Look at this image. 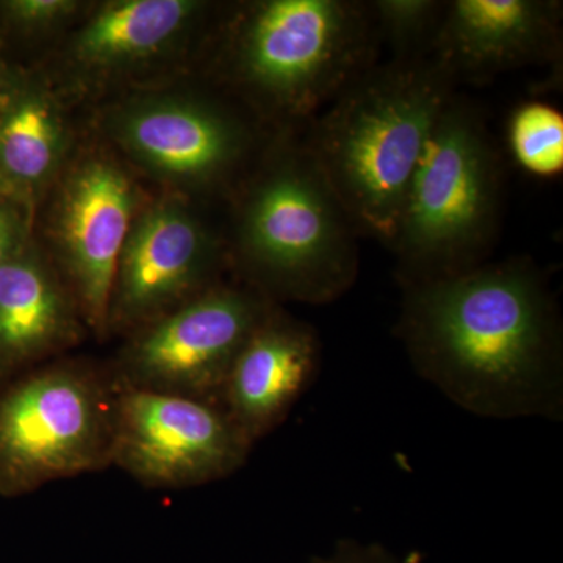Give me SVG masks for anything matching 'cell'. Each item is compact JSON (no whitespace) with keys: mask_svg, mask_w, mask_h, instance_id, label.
Instances as JSON below:
<instances>
[{"mask_svg":"<svg viewBox=\"0 0 563 563\" xmlns=\"http://www.w3.org/2000/svg\"><path fill=\"white\" fill-rule=\"evenodd\" d=\"M396 333L415 372L477 417H563L561 313L529 257L401 287Z\"/></svg>","mask_w":563,"mask_h":563,"instance_id":"6da1fadb","label":"cell"},{"mask_svg":"<svg viewBox=\"0 0 563 563\" xmlns=\"http://www.w3.org/2000/svg\"><path fill=\"white\" fill-rule=\"evenodd\" d=\"M454 92L432 57L388 58L361 74L301 133L358 235L391 243L415 168Z\"/></svg>","mask_w":563,"mask_h":563,"instance_id":"7a4b0ae2","label":"cell"},{"mask_svg":"<svg viewBox=\"0 0 563 563\" xmlns=\"http://www.w3.org/2000/svg\"><path fill=\"white\" fill-rule=\"evenodd\" d=\"M222 32V84L276 135H301L383 47L361 0L247 3Z\"/></svg>","mask_w":563,"mask_h":563,"instance_id":"3957f363","label":"cell"},{"mask_svg":"<svg viewBox=\"0 0 563 563\" xmlns=\"http://www.w3.org/2000/svg\"><path fill=\"white\" fill-rule=\"evenodd\" d=\"M229 263L268 301L324 306L354 287L358 235L301 135L274 136L236 188Z\"/></svg>","mask_w":563,"mask_h":563,"instance_id":"277c9868","label":"cell"},{"mask_svg":"<svg viewBox=\"0 0 563 563\" xmlns=\"http://www.w3.org/2000/svg\"><path fill=\"white\" fill-rule=\"evenodd\" d=\"M506 181L503 152L483 110L454 92L433 124L388 244L399 287L492 261Z\"/></svg>","mask_w":563,"mask_h":563,"instance_id":"5b68a950","label":"cell"},{"mask_svg":"<svg viewBox=\"0 0 563 563\" xmlns=\"http://www.w3.org/2000/svg\"><path fill=\"white\" fill-rule=\"evenodd\" d=\"M120 393L111 369L79 362L0 384V496L109 468Z\"/></svg>","mask_w":563,"mask_h":563,"instance_id":"8992f818","label":"cell"},{"mask_svg":"<svg viewBox=\"0 0 563 563\" xmlns=\"http://www.w3.org/2000/svg\"><path fill=\"white\" fill-rule=\"evenodd\" d=\"M273 306L221 282L132 332L111 372L121 387L220 404L233 361Z\"/></svg>","mask_w":563,"mask_h":563,"instance_id":"52a82bcc","label":"cell"},{"mask_svg":"<svg viewBox=\"0 0 563 563\" xmlns=\"http://www.w3.org/2000/svg\"><path fill=\"white\" fill-rule=\"evenodd\" d=\"M252 446L218 402L121 387L111 465L146 487L224 479L242 468Z\"/></svg>","mask_w":563,"mask_h":563,"instance_id":"ba28073f","label":"cell"},{"mask_svg":"<svg viewBox=\"0 0 563 563\" xmlns=\"http://www.w3.org/2000/svg\"><path fill=\"white\" fill-rule=\"evenodd\" d=\"M118 140L152 173L185 187L236 191L274 133L239 101H152L125 110Z\"/></svg>","mask_w":563,"mask_h":563,"instance_id":"9c48e42d","label":"cell"},{"mask_svg":"<svg viewBox=\"0 0 563 563\" xmlns=\"http://www.w3.org/2000/svg\"><path fill=\"white\" fill-rule=\"evenodd\" d=\"M224 242L188 207L163 202L133 221L118 263L109 329L135 332L221 284Z\"/></svg>","mask_w":563,"mask_h":563,"instance_id":"30bf717a","label":"cell"},{"mask_svg":"<svg viewBox=\"0 0 563 563\" xmlns=\"http://www.w3.org/2000/svg\"><path fill=\"white\" fill-rule=\"evenodd\" d=\"M562 44L558 0H448L431 57L455 88L540 65L558 80Z\"/></svg>","mask_w":563,"mask_h":563,"instance_id":"8fae6325","label":"cell"},{"mask_svg":"<svg viewBox=\"0 0 563 563\" xmlns=\"http://www.w3.org/2000/svg\"><path fill=\"white\" fill-rule=\"evenodd\" d=\"M135 195L114 163L90 158L70 174L57 232L77 309L96 332H107L118 263L133 224Z\"/></svg>","mask_w":563,"mask_h":563,"instance_id":"7c38bea8","label":"cell"},{"mask_svg":"<svg viewBox=\"0 0 563 563\" xmlns=\"http://www.w3.org/2000/svg\"><path fill=\"white\" fill-rule=\"evenodd\" d=\"M320 365L318 332L274 303L233 361L220 406L255 443L284 422Z\"/></svg>","mask_w":563,"mask_h":563,"instance_id":"4fadbf2b","label":"cell"},{"mask_svg":"<svg viewBox=\"0 0 563 563\" xmlns=\"http://www.w3.org/2000/svg\"><path fill=\"white\" fill-rule=\"evenodd\" d=\"M77 312L55 274L22 247L0 268V384L68 347Z\"/></svg>","mask_w":563,"mask_h":563,"instance_id":"5bb4252c","label":"cell"},{"mask_svg":"<svg viewBox=\"0 0 563 563\" xmlns=\"http://www.w3.org/2000/svg\"><path fill=\"white\" fill-rule=\"evenodd\" d=\"M206 5L190 0H124L101 7L74 41L77 60L117 68L165 49L191 27Z\"/></svg>","mask_w":563,"mask_h":563,"instance_id":"9a60e30c","label":"cell"},{"mask_svg":"<svg viewBox=\"0 0 563 563\" xmlns=\"http://www.w3.org/2000/svg\"><path fill=\"white\" fill-rule=\"evenodd\" d=\"M62 122L38 91H7L0 106V177L11 198L51 176L62 154Z\"/></svg>","mask_w":563,"mask_h":563,"instance_id":"2e32d148","label":"cell"},{"mask_svg":"<svg viewBox=\"0 0 563 563\" xmlns=\"http://www.w3.org/2000/svg\"><path fill=\"white\" fill-rule=\"evenodd\" d=\"M507 144L515 163L540 179L563 172V114L544 101L520 103L507 121Z\"/></svg>","mask_w":563,"mask_h":563,"instance_id":"e0dca14e","label":"cell"},{"mask_svg":"<svg viewBox=\"0 0 563 563\" xmlns=\"http://www.w3.org/2000/svg\"><path fill=\"white\" fill-rule=\"evenodd\" d=\"M448 0H372L368 2L380 46L393 60L431 57Z\"/></svg>","mask_w":563,"mask_h":563,"instance_id":"ac0fdd59","label":"cell"},{"mask_svg":"<svg viewBox=\"0 0 563 563\" xmlns=\"http://www.w3.org/2000/svg\"><path fill=\"white\" fill-rule=\"evenodd\" d=\"M76 3L65 0H13L3 3L11 21L22 27H46L66 16Z\"/></svg>","mask_w":563,"mask_h":563,"instance_id":"d6986e66","label":"cell"},{"mask_svg":"<svg viewBox=\"0 0 563 563\" xmlns=\"http://www.w3.org/2000/svg\"><path fill=\"white\" fill-rule=\"evenodd\" d=\"M310 563H406L396 558L383 544L340 540L335 550L325 558H313Z\"/></svg>","mask_w":563,"mask_h":563,"instance_id":"ffe728a7","label":"cell"},{"mask_svg":"<svg viewBox=\"0 0 563 563\" xmlns=\"http://www.w3.org/2000/svg\"><path fill=\"white\" fill-rule=\"evenodd\" d=\"M21 218L7 196H0V268L22 250Z\"/></svg>","mask_w":563,"mask_h":563,"instance_id":"44dd1931","label":"cell"},{"mask_svg":"<svg viewBox=\"0 0 563 563\" xmlns=\"http://www.w3.org/2000/svg\"><path fill=\"white\" fill-rule=\"evenodd\" d=\"M5 90L0 88V106H2L3 99H5ZM0 196H7V198H11L9 188H7L5 184H3L2 177H0Z\"/></svg>","mask_w":563,"mask_h":563,"instance_id":"7402d4cb","label":"cell"}]
</instances>
